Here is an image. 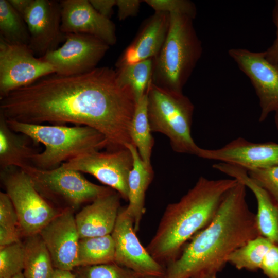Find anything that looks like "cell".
<instances>
[{"mask_svg": "<svg viewBox=\"0 0 278 278\" xmlns=\"http://www.w3.org/2000/svg\"><path fill=\"white\" fill-rule=\"evenodd\" d=\"M54 73L53 66L36 57L28 45L10 43L0 37V99Z\"/></svg>", "mask_w": 278, "mask_h": 278, "instance_id": "9", "label": "cell"}, {"mask_svg": "<svg viewBox=\"0 0 278 278\" xmlns=\"http://www.w3.org/2000/svg\"><path fill=\"white\" fill-rule=\"evenodd\" d=\"M274 121L277 130H278V110L275 112Z\"/></svg>", "mask_w": 278, "mask_h": 278, "instance_id": "41", "label": "cell"}, {"mask_svg": "<svg viewBox=\"0 0 278 278\" xmlns=\"http://www.w3.org/2000/svg\"><path fill=\"white\" fill-rule=\"evenodd\" d=\"M72 272L76 278H137L132 271L115 263L77 266Z\"/></svg>", "mask_w": 278, "mask_h": 278, "instance_id": "30", "label": "cell"}, {"mask_svg": "<svg viewBox=\"0 0 278 278\" xmlns=\"http://www.w3.org/2000/svg\"><path fill=\"white\" fill-rule=\"evenodd\" d=\"M22 169L31 179L39 194L55 207L75 212L113 189L94 184L81 172L65 169L44 170L28 165Z\"/></svg>", "mask_w": 278, "mask_h": 278, "instance_id": "7", "label": "cell"}, {"mask_svg": "<svg viewBox=\"0 0 278 278\" xmlns=\"http://www.w3.org/2000/svg\"><path fill=\"white\" fill-rule=\"evenodd\" d=\"M166 40L153 58L152 82L160 87L182 92L202 54V43L192 18L170 13Z\"/></svg>", "mask_w": 278, "mask_h": 278, "instance_id": "5", "label": "cell"}, {"mask_svg": "<svg viewBox=\"0 0 278 278\" xmlns=\"http://www.w3.org/2000/svg\"><path fill=\"white\" fill-rule=\"evenodd\" d=\"M12 278H25V277L23 272H22L15 275Z\"/></svg>", "mask_w": 278, "mask_h": 278, "instance_id": "42", "label": "cell"}, {"mask_svg": "<svg viewBox=\"0 0 278 278\" xmlns=\"http://www.w3.org/2000/svg\"><path fill=\"white\" fill-rule=\"evenodd\" d=\"M145 2L154 11L168 13H179L193 19L196 16L195 5L187 0H145Z\"/></svg>", "mask_w": 278, "mask_h": 278, "instance_id": "31", "label": "cell"}, {"mask_svg": "<svg viewBox=\"0 0 278 278\" xmlns=\"http://www.w3.org/2000/svg\"><path fill=\"white\" fill-rule=\"evenodd\" d=\"M24 238L25 278H49L55 268L42 237L38 234Z\"/></svg>", "mask_w": 278, "mask_h": 278, "instance_id": "23", "label": "cell"}, {"mask_svg": "<svg viewBox=\"0 0 278 278\" xmlns=\"http://www.w3.org/2000/svg\"><path fill=\"white\" fill-rule=\"evenodd\" d=\"M28 136L15 132L0 113V168H22L30 165L31 158L41 152Z\"/></svg>", "mask_w": 278, "mask_h": 278, "instance_id": "21", "label": "cell"}, {"mask_svg": "<svg viewBox=\"0 0 278 278\" xmlns=\"http://www.w3.org/2000/svg\"><path fill=\"white\" fill-rule=\"evenodd\" d=\"M198 157L247 171L265 168L278 165V143H254L239 137L218 149L201 148Z\"/></svg>", "mask_w": 278, "mask_h": 278, "instance_id": "15", "label": "cell"}, {"mask_svg": "<svg viewBox=\"0 0 278 278\" xmlns=\"http://www.w3.org/2000/svg\"><path fill=\"white\" fill-rule=\"evenodd\" d=\"M110 47L91 35L67 33L60 47L41 58L51 64L57 74L78 75L97 67Z\"/></svg>", "mask_w": 278, "mask_h": 278, "instance_id": "11", "label": "cell"}, {"mask_svg": "<svg viewBox=\"0 0 278 278\" xmlns=\"http://www.w3.org/2000/svg\"><path fill=\"white\" fill-rule=\"evenodd\" d=\"M206 278H217V277H216V275H213V276L207 277Z\"/></svg>", "mask_w": 278, "mask_h": 278, "instance_id": "43", "label": "cell"}, {"mask_svg": "<svg viewBox=\"0 0 278 278\" xmlns=\"http://www.w3.org/2000/svg\"><path fill=\"white\" fill-rule=\"evenodd\" d=\"M6 121L14 132L28 136L37 145H44V150L34 154L30 161L31 165L41 169L57 168L87 152L109 149L105 136L90 127L45 125L7 119Z\"/></svg>", "mask_w": 278, "mask_h": 278, "instance_id": "4", "label": "cell"}, {"mask_svg": "<svg viewBox=\"0 0 278 278\" xmlns=\"http://www.w3.org/2000/svg\"><path fill=\"white\" fill-rule=\"evenodd\" d=\"M93 8L101 15L110 19L116 6V0H89Z\"/></svg>", "mask_w": 278, "mask_h": 278, "instance_id": "38", "label": "cell"}, {"mask_svg": "<svg viewBox=\"0 0 278 278\" xmlns=\"http://www.w3.org/2000/svg\"><path fill=\"white\" fill-rule=\"evenodd\" d=\"M247 172L250 178L278 203V165Z\"/></svg>", "mask_w": 278, "mask_h": 278, "instance_id": "32", "label": "cell"}, {"mask_svg": "<svg viewBox=\"0 0 278 278\" xmlns=\"http://www.w3.org/2000/svg\"><path fill=\"white\" fill-rule=\"evenodd\" d=\"M273 20L276 27V38L265 53L267 60L278 68V0L275 2L273 10Z\"/></svg>", "mask_w": 278, "mask_h": 278, "instance_id": "36", "label": "cell"}, {"mask_svg": "<svg viewBox=\"0 0 278 278\" xmlns=\"http://www.w3.org/2000/svg\"><path fill=\"white\" fill-rule=\"evenodd\" d=\"M127 147L132 153L133 165L128 178L129 204L126 210L132 217L135 231L137 232L145 211V194L152 180L153 171L152 166H148L143 162L133 144H130Z\"/></svg>", "mask_w": 278, "mask_h": 278, "instance_id": "22", "label": "cell"}, {"mask_svg": "<svg viewBox=\"0 0 278 278\" xmlns=\"http://www.w3.org/2000/svg\"><path fill=\"white\" fill-rule=\"evenodd\" d=\"M121 198L112 189L80 210L75 215L80 238L111 234L121 208Z\"/></svg>", "mask_w": 278, "mask_h": 278, "instance_id": "19", "label": "cell"}, {"mask_svg": "<svg viewBox=\"0 0 278 278\" xmlns=\"http://www.w3.org/2000/svg\"><path fill=\"white\" fill-rule=\"evenodd\" d=\"M153 66V60L151 58L115 70L118 82L132 89L137 101L146 94L152 82Z\"/></svg>", "mask_w": 278, "mask_h": 278, "instance_id": "27", "label": "cell"}, {"mask_svg": "<svg viewBox=\"0 0 278 278\" xmlns=\"http://www.w3.org/2000/svg\"><path fill=\"white\" fill-rule=\"evenodd\" d=\"M133 159L128 148L101 152L94 150L66 162L61 166L91 175L107 186L128 200V178Z\"/></svg>", "mask_w": 278, "mask_h": 278, "instance_id": "10", "label": "cell"}, {"mask_svg": "<svg viewBox=\"0 0 278 278\" xmlns=\"http://www.w3.org/2000/svg\"><path fill=\"white\" fill-rule=\"evenodd\" d=\"M237 182L200 177L179 201L167 206L146 248L150 255L159 263L177 259L184 244L210 223L223 197Z\"/></svg>", "mask_w": 278, "mask_h": 278, "instance_id": "3", "label": "cell"}, {"mask_svg": "<svg viewBox=\"0 0 278 278\" xmlns=\"http://www.w3.org/2000/svg\"><path fill=\"white\" fill-rule=\"evenodd\" d=\"M170 14L155 11L143 24L131 43L117 59L116 68L154 58L167 36Z\"/></svg>", "mask_w": 278, "mask_h": 278, "instance_id": "18", "label": "cell"}, {"mask_svg": "<svg viewBox=\"0 0 278 278\" xmlns=\"http://www.w3.org/2000/svg\"><path fill=\"white\" fill-rule=\"evenodd\" d=\"M272 244L268 239L258 236L233 251L227 262L238 270L256 271L260 269L264 257Z\"/></svg>", "mask_w": 278, "mask_h": 278, "instance_id": "26", "label": "cell"}, {"mask_svg": "<svg viewBox=\"0 0 278 278\" xmlns=\"http://www.w3.org/2000/svg\"><path fill=\"white\" fill-rule=\"evenodd\" d=\"M215 168L241 182L252 192L257 201L256 218L259 234L278 245V203L250 178L246 170L223 163L216 164Z\"/></svg>", "mask_w": 278, "mask_h": 278, "instance_id": "20", "label": "cell"}, {"mask_svg": "<svg viewBox=\"0 0 278 278\" xmlns=\"http://www.w3.org/2000/svg\"><path fill=\"white\" fill-rule=\"evenodd\" d=\"M260 269L267 278H278V245H272L264 257Z\"/></svg>", "mask_w": 278, "mask_h": 278, "instance_id": "34", "label": "cell"}, {"mask_svg": "<svg viewBox=\"0 0 278 278\" xmlns=\"http://www.w3.org/2000/svg\"><path fill=\"white\" fill-rule=\"evenodd\" d=\"M147 92L136 103L130 127V136L132 144L137 148L143 162L151 166V157L154 138L149 121L147 111Z\"/></svg>", "mask_w": 278, "mask_h": 278, "instance_id": "24", "label": "cell"}, {"mask_svg": "<svg viewBox=\"0 0 278 278\" xmlns=\"http://www.w3.org/2000/svg\"><path fill=\"white\" fill-rule=\"evenodd\" d=\"M115 253L111 234L80 238L76 267L114 263Z\"/></svg>", "mask_w": 278, "mask_h": 278, "instance_id": "25", "label": "cell"}, {"mask_svg": "<svg viewBox=\"0 0 278 278\" xmlns=\"http://www.w3.org/2000/svg\"><path fill=\"white\" fill-rule=\"evenodd\" d=\"M23 19L29 32L28 46L36 57H42L64 42L60 1L32 0Z\"/></svg>", "mask_w": 278, "mask_h": 278, "instance_id": "14", "label": "cell"}, {"mask_svg": "<svg viewBox=\"0 0 278 278\" xmlns=\"http://www.w3.org/2000/svg\"><path fill=\"white\" fill-rule=\"evenodd\" d=\"M74 213L70 210L62 211L39 233L55 268L73 271L77 266L80 237Z\"/></svg>", "mask_w": 278, "mask_h": 278, "instance_id": "16", "label": "cell"}, {"mask_svg": "<svg viewBox=\"0 0 278 278\" xmlns=\"http://www.w3.org/2000/svg\"><path fill=\"white\" fill-rule=\"evenodd\" d=\"M228 53L252 83L260 107L259 121H264L278 110V68L267 60L265 51L239 48Z\"/></svg>", "mask_w": 278, "mask_h": 278, "instance_id": "13", "label": "cell"}, {"mask_svg": "<svg viewBox=\"0 0 278 278\" xmlns=\"http://www.w3.org/2000/svg\"><path fill=\"white\" fill-rule=\"evenodd\" d=\"M0 180L16 212L23 237L39 234L62 211L39 194L22 169L9 167L1 170Z\"/></svg>", "mask_w": 278, "mask_h": 278, "instance_id": "8", "label": "cell"}, {"mask_svg": "<svg viewBox=\"0 0 278 278\" xmlns=\"http://www.w3.org/2000/svg\"><path fill=\"white\" fill-rule=\"evenodd\" d=\"M135 232L132 217L126 207L120 208L111 233L115 245L114 263L137 277H162L164 275L162 266L142 245Z\"/></svg>", "mask_w": 278, "mask_h": 278, "instance_id": "12", "label": "cell"}, {"mask_svg": "<svg viewBox=\"0 0 278 278\" xmlns=\"http://www.w3.org/2000/svg\"><path fill=\"white\" fill-rule=\"evenodd\" d=\"M143 278H162V277H143Z\"/></svg>", "mask_w": 278, "mask_h": 278, "instance_id": "44", "label": "cell"}, {"mask_svg": "<svg viewBox=\"0 0 278 278\" xmlns=\"http://www.w3.org/2000/svg\"><path fill=\"white\" fill-rule=\"evenodd\" d=\"M0 37L10 43L26 45L29 43L27 24L8 0H0Z\"/></svg>", "mask_w": 278, "mask_h": 278, "instance_id": "28", "label": "cell"}, {"mask_svg": "<svg viewBox=\"0 0 278 278\" xmlns=\"http://www.w3.org/2000/svg\"><path fill=\"white\" fill-rule=\"evenodd\" d=\"M143 2L140 0H116L118 20L123 21L129 17L136 15Z\"/></svg>", "mask_w": 278, "mask_h": 278, "instance_id": "35", "label": "cell"}, {"mask_svg": "<svg viewBox=\"0 0 278 278\" xmlns=\"http://www.w3.org/2000/svg\"><path fill=\"white\" fill-rule=\"evenodd\" d=\"M23 241L0 247V277L12 278L24 268Z\"/></svg>", "mask_w": 278, "mask_h": 278, "instance_id": "29", "label": "cell"}, {"mask_svg": "<svg viewBox=\"0 0 278 278\" xmlns=\"http://www.w3.org/2000/svg\"><path fill=\"white\" fill-rule=\"evenodd\" d=\"M23 237L19 228L0 227V247L21 241Z\"/></svg>", "mask_w": 278, "mask_h": 278, "instance_id": "37", "label": "cell"}, {"mask_svg": "<svg viewBox=\"0 0 278 278\" xmlns=\"http://www.w3.org/2000/svg\"><path fill=\"white\" fill-rule=\"evenodd\" d=\"M137 101L132 89L103 66L73 75L54 73L0 99L7 119L91 127L102 133L109 150L132 144L129 130Z\"/></svg>", "mask_w": 278, "mask_h": 278, "instance_id": "1", "label": "cell"}, {"mask_svg": "<svg viewBox=\"0 0 278 278\" xmlns=\"http://www.w3.org/2000/svg\"><path fill=\"white\" fill-rule=\"evenodd\" d=\"M241 182L223 197L212 221L199 231L175 260L165 278H206L216 275L229 256L249 240L260 236L256 215L246 200Z\"/></svg>", "mask_w": 278, "mask_h": 278, "instance_id": "2", "label": "cell"}, {"mask_svg": "<svg viewBox=\"0 0 278 278\" xmlns=\"http://www.w3.org/2000/svg\"><path fill=\"white\" fill-rule=\"evenodd\" d=\"M0 278H3V277H0Z\"/></svg>", "mask_w": 278, "mask_h": 278, "instance_id": "45", "label": "cell"}, {"mask_svg": "<svg viewBox=\"0 0 278 278\" xmlns=\"http://www.w3.org/2000/svg\"><path fill=\"white\" fill-rule=\"evenodd\" d=\"M13 8L23 18L32 0H8Z\"/></svg>", "mask_w": 278, "mask_h": 278, "instance_id": "39", "label": "cell"}, {"mask_svg": "<svg viewBox=\"0 0 278 278\" xmlns=\"http://www.w3.org/2000/svg\"><path fill=\"white\" fill-rule=\"evenodd\" d=\"M49 278H76L72 271L55 268Z\"/></svg>", "mask_w": 278, "mask_h": 278, "instance_id": "40", "label": "cell"}, {"mask_svg": "<svg viewBox=\"0 0 278 278\" xmlns=\"http://www.w3.org/2000/svg\"><path fill=\"white\" fill-rule=\"evenodd\" d=\"M61 30L65 34L81 33L94 36L110 46L117 42L116 27L99 14L88 0H62Z\"/></svg>", "mask_w": 278, "mask_h": 278, "instance_id": "17", "label": "cell"}, {"mask_svg": "<svg viewBox=\"0 0 278 278\" xmlns=\"http://www.w3.org/2000/svg\"><path fill=\"white\" fill-rule=\"evenodd\" d=\"M0 227L20 228L15 208L8 195L2 192L0 193Z\"/></svg>", "mask_w": 278, "mask_h": 278, "instance_id": "33", "label": "cell"}, {"mask_svg": "<svg viewBox=\"0 0 278 278\" xmlns=\"http://www.w3.org/2000/svg\"><path fill=\"white\" fill-rule=\"evenodd\" d=\"M147 95L151 131L166 135L174 151L199 157L201 148L191 135L194 106L190 99L182 92L160 87L152 82Z\"/></svg>", "mask_w": 278, "mask_h": 278, "instance_id": "6", "label": "cell"}]
</instances>
